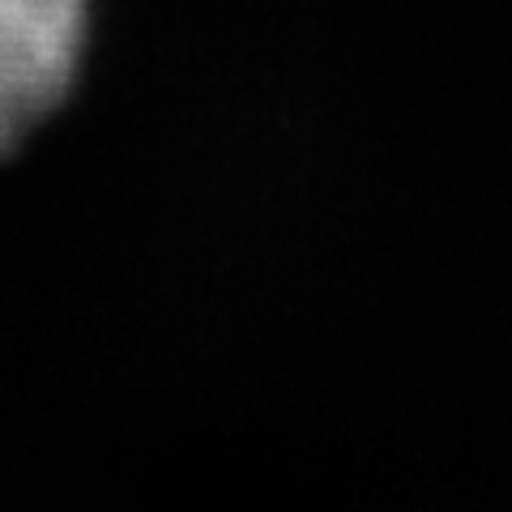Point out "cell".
<instances>
[{"label": "cell", "instance_id": "obj_1", "mask_svg": "<svg viewBox=\"0 0 512 512\" xmlns=\"http://www.w3.org/2000/svg\"><path fill=\"white\" fill-rule=\"evenodd\" d=\"M86 26L90 0H0V158L64 107Z\"/></svg>", "mask_w": 512, "mask_h": 512}]
</instances>
